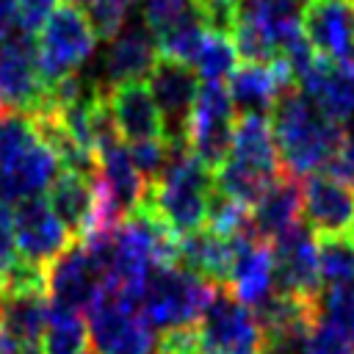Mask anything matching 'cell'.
I'll use <instances>...</instances> for the list:
<instances>
[{
	"label": "cell",
	"mask_w": 354,
	"mask_h": 354,
	"mask_svg": "<svg viewBox=\"0 0 354 354\" xmlns=\"http://www.w3.org/2000/svg\"><path fill=\"white\" fill-rule=\"evenodd\" d=\"M213 194V171L194 155L188 141L169 138V163L147 188L144 207L152 210L177 238L207 227V199Z\"/></svg>",
	"instance_id": "cell-1"
},
{
	"label": "cell",
	"mask_w": 354,
	"mask_h": 354,
	"mask_svg": "<svg viewBox=\"0 0 354 354\" xmlns=\"http://www.w3.org/2000/svg\"><path fill=\"white\" fill-rule=\"evenodd\" d=\"M271 133L282 169L296 177H307L315 169H324L332 152L348 136L343 124L324 119L296 86L277 97L271 108Z\"/></svg>",
	"instance_id": "cell-2"
},
{
	"label": "cell",
	"mask_w": 354,
	"mask_h": 354,
	"mask_svg": "<svg viewBox=\"0 0 354 354\" xmlns=\"http://www.w3.org/2000/svg\"><path fill=\"white\" fill-rule=\"evenodd\" d=\"M216 293L218 285L202 279L194 271H185L180 266H158L147 279L138 310L152 329L166 332L174 326L196 324Z\"/></svg>",
	"instance_id": "cell-3"
},
{
	"label": "cell",
	"mask_w": 354,
	"mask_h": 354,
	"mask_svg": "<svg viewBox=\"0 0 354 354\" xmlns=\"http://www.w3.org/2000/svg\"><path fill=\"white\" fill-rule=\"evenodd\" d=\"M36 41H39L36 69L47 88L58 77L77 72L91 58V53L97 47V33L86 17L83 6L64 0L44 22Z\"/></svg>",
	"instance_id": "cell-4"
},
{
	"label": "cell",
	"mask_w": 354,
	"mask_h": 354,
	"mask_svg": "<svg viewBox=\"0 0 354 354\" xmlns=\"http://www.w3.org/2000/svg\"><path fill=\"white\" fill-rule=\"evenodd\" d=\"M88 340L91 354H152L155 329L141 315L138 304L102 288L88 307Z\"/></svg>",
	"instance_id": "cell-5"
},
{
	"label": "cell",
	"mask_w": 354,
	"mask_h": 354,
	"mask_svg": "<svg viewBox=\"0 0 354 354\" xmlns=\"http://www.w3.org/2000/svg\"><path fill=\"white\" fill-rule=\"evenodd\" d=\"M235 119H238V111L232 105L230 88L221 86L218 80L199 83L185 138H188V147L194 149V155L210 171H216L230 158L232 136H235Z\"/></svg>",
	"instance_id": "cell-6"
},
{
	"label": "cell",
	"mask_w": 354,
	"mask_h": 354,
	"mask_svg": "<svg viewBox=\"0 0 354 354\" xmlns=\"http://www.w3.org/2000/svg\"><path fill=\"white\" fill-rule=\"evenodd\" d=\"M199 354H263L266 337L254 310L241 304L227 288H218L196 326Z\"/></svg>",
	"instance_id": "cell-7"
},
{
	"label": "cell",
	"mask_w": 354,
	"mask_h": 354,
	"mask_svg": "<svg viewBox=\"0 0 354 354\" xmlns=\"http://www.w3.org/2000/svg\"><path fill=\"white\" fill-rule=\"evenodd\" d=\"M11 227L19 257L50 266L61 252H66L77 238L64 227L44 196H25L11 207Z\"/></svg>",
	"instance_id": "cell-8"
},
{
	"label": "cell",
	"mask_w": 354,
	"mask_h": 354,
	"mask_svg": "<svg viewBox=\"0 0 354 354\" xmlns=\"http://www.w3.org/2000/svg\"><path fill=\"white\" fill-rule=\"evenodd\" d=\"M274 252V277L277 288L288 293H299L307 299L324 296V279L318 268V246L307 224L296 221L282 235L271 241Z\"/></svg>",
	"instance_id": "cell-9"
},
{
	"label": "cell",
	"mask_w": 354,
	"mask_h": 354,
	"mask_svg": "<svg viewBox=\"0 0 354 354\" xmlns=\"http://www.w3.org/2000/svg\"><path fill=\"white\" fill-rule=\"evenodd\" d=\"M147 80H149L152 100L163 116L166 138L188 141L185 130H188V119H191L196 91H199V80H196L194 66L174 61V58H166V55H158Z\"/></svg>",
	"instance_id": "cell-10"
},
{
	"label": "cell",
	"mask_w": 354,
	"mask_h": 354,
	"mask_svg": "<svg viewBox=\"0 0 354 354\" xmlns=\"http://www.w3.org/2000/svg\"><path fill=\"white\" fill-rule=\"evenodd\" d=\"M301 213L315 235H343L354 221V188L329 171H313L301 185Z\"/></svg>",
	"instance_id": "cell-11"
},
{
	"label": "cell",
	"mask_w": 354,
	"mask_h": 354,
	"mask_svg": "<svg viewBox=\"0 0 354 354\" xmlns=\"http://www.w3.org/2000/svg\"><path fill=\"white\" fill-rule=\"evenodd\" d=\"M47 293L53 304L75 313L88 310L102 293V274L94 268L80 241L47 266Z\"/></svg>",
	"instance_id": "cell-12"
},
{
	"label": "cell",
	"mask_w": 354,
	"mask_h": 354,
	"mask_svg": "<svg viewBox=\"0 0 354 354\" xmlns=\"http://www.w3.org/2000/svg\"><path fill=\"white\" fill-rule=\"evenodd\" d=\"M301 30L318 55L346 61L354 53V3L307 0Z\"/></svg>",
	"instance_id": "cell-13"
},
{
	"label": "cell",
	"mask_w": 354,
	"mask_h": 354,
	"mask_svg": "<svg viewBox=\"0 0 354 354\" xmlns=\"http://www.w3.org/2000/svg\"><path fill=\"white\" fill-rule=\"evenodd\" d=\"M293 72L288 61L279 55L271 64H243L230 75V97L238 113H271L277 97L293 88Z\"/></svg>",
	"instance_id": "cell-14"
},
{
	"label": "cell",
	"mask_w": 354,
	"mask_h": 354,
	"mask_svg": "<svg viewBox=\"0 0 354 354\" xmlns=\"http://www.w3.org/2000/svg\"><path fill=\"white\" fill-rule=\"evenodd\" d=\"M274 288H277V277H274L271 243L257 235H235V263L227 290L241 304L254 310L274 293Z\"/></svg>",
	"instance_id": "cell-15"
},
{
	"label": "cell",
	"mask_w": 354,
	"mask_h": 354,
	"mask_svg": "<svg viewBox=\"0 0 354 354\" xmlns=\"http://www.w3.org/2000/svg\"><path fill=\"white\" fill-rule=\"evenodd\" d=\"M296 86L313 97V105L324 119L346 127L354 116V72L343 61L318 55Z\"/></svg>",
	"instance_id": "cell-16"
},
{
	"label": "cell",
	"mask_w": 354,
	"mask_h": 354,
	"mask_svg": "<svg viewBox=\"0 0 354 354\" xmlns=\"http://www.w3.org/2000/svg\"><path fill=\"white\" fill-rule=\"evenodd\" d=\"M158 61V44L147 25H124L113 39H108V50L102 58L105 88L122 83H138L149 75Z\"/></svg>",
	"instance_id": "cell-17"
},
{
	"label": "cell",
	"mask_w": 354,
	"mask_h": 354,
	"mask_svg": "<svg viewBox=\"0 0 354 354\" xmlns=\"http://www.w3.org/2000/svg\"><path fill=\"white\" fill-rule=\"evenodd\" d=\"M235 263V238L218 235L210 227L188 232L177 241V266L199 274L202 279L227 288Z\"/></svg>",
	"instance_id": "cell-18"
},
{
	"label": "cell",
	"mask_w": 354,
	"mask_h": 354,
	"mask_svg": "<svg viewBox=\"0 0 354 354\" xmlns=\"http://www.w3.org/2000/svg\"><path fill=\"white\" fill-rule=\"evenodd\" d=\"M108 102L119 127V136L127 141L141 138H166L163 116L152 100L149 86L144 83H122L108 88Z\"/></svg>",
	"instance_id": "cell-19"
},
{
	"label": "cell",
	"mask_w": 354,
	"mask_h": 354,
	"mask_svg": "<svg viewBox=\"0 0 354 354\" xmlns=\"http://www.w3.org/2000/svg\"><path fill=\"white\" fill-rule=\"evenodd\" d=\"M252 207H254L252 210V227H254L257 238L271 243L277 235H282L288 227H293L299 221V213H301L299 177L279 169V174L266 185V191L260 194V199Z\"/></svg>",
	"instance_id": "cell-20"
},
{
	"label": "cell",
	"mask_w": 354,
	"mask_h": 354,
	"mask_svg": "<svg viewBox=\"0 0 354 354\" xmlns=\"http://www.w3.org/2000/svg\"><path fill=\"white\" fill-rule=\"evenodd\" d=\"M230 160H235L238 166L271 180L279 174L282 160H279V149L271 133V122L260 113H241L235 119V136H232V149H230Z\"/></svg>",
	"instance_id": "cell-21"
},
{
	"label": "cell",
	"mask_w": 354,
	"mask_h": 354,
	"mask_svg": "<svg viewBox=\"0 0 354 354\" xmlns=\"http://www.w3.org/2000/svg\"><path fill=\"white\" fill-rule=\"evenodd\" d=\"M61 169L55 152L39 138L28 152H22L11 166L0 169L6 174L8 183V194L14 199V205L25 196H39L44 188H50V183L55 180V171Z\"/></svg>",
	"instance_id": "cell-22"
},
{
	"label": "cell",
	"mask_w": 354,
	"mask_h": 354,
	"mask_svg": "<svg viewBox=\"0 0 354 354\" xmlns=\"http://www.w3.org/2000/svg\"><path fill=\"white\" fill-rule=\"evenodd\" d=\"M97 171L105 180V185L113 191L119 207L124 210V216H130L147 194V180L138 174V169L130 160V152L122 147V141L105 147L97 152Z\"/></svg>",
	"instance_id": "cell-23"
},
{
	"label": "cell",
	"mask_w": 354,
	"mask_h": 354,
	"mask_svg": "<svg viewBox=\"0 0 354 354\" xmlns=\"http://www.w3.org/2000/svg\"><path fill=\"white\" fill-rule=\"evenodd\" d=\"M47 191V202L55 210V216L75 238H80L91 218V177L64 169Z\"/></svg>",
	"instance_id": "cell-24"
},
{
	"label": "cell",
	"mask_w": 354,
	"mask_h": 354,
	"mask_svg": "<svg viewBox=\"0 0 354 354\" xmlns=\"http://www.w3.org/2000/svg\"><path fill=\"white\" fill-rule=\"evenodd\" d=\"M47 315H50V299H44V293H17V296H6L0 326L17 343L36 346L44 335Z\"/></svg>",
	"instance_id": "cell-25"
},
{
	"label": "cell",
	"mask_w": 354,
	"mask_h": 354,
	"mask_svg": "<svg viewBox=\"0 0 354 354\" xmlns=\"http://www.w3.org/2000/svg\"><path fill=\"white\" fill-rule=\"evenodd\" d=\"M88 343V324L80 318V313L50 301V315L41 335V354H91Z\"/></svg>",
	"instance_id": "cell-26"
},
{
	"label": "cell",
	"mask_w": 354,
	"mask_h": 354,
	"mask_svg": "<svg viewBox=\"0 0 354 354\" xmlns=\"http://www.w3.org/2000/svg\"><path fill=\"white\" fill-rule=\"evenodd\" d=\"M241 3H243V14L260 22L271 33L277 50L285 44V39L301 30V14L307 0H241Z\"/></svg>",
	"instance_id": "cell-27"
},
{
	"label": "cell",
	"mask_w": 354,
	"mask_h": 354,
	"mask_svg": "<svg viewBox=\"0 0 354 354\" xmlns=\"http://www.w3.org/2000/svg\"><path fill=\"white\" fill-rule=\"evenodd\" d=\"M321 279L332 285H354V246L343 235H315Z\"/></svg>",
	"instance_id": "cell-28"
},
{
	"label": "cell",
	"mask_w": 354,
	"mask_h": 354,
	"mask_svg": "<svg viewBox=\"0 0 354 354\" xmlns=\"http://www.w3.org/2000/svg\"><path fill=\"white\" fill-rule=\"evenodd\" d=\"M235 64H238V50L232 44L230 36H218V33H205L202 39V47L194 58V72L205 80H224L235 72Z\"/></svg>",
	"instance_id": "cell-29"
},
{
	"label": "cell",
	"mask_w": 354,
	"mask_h": 354,
	"mask_svg": "<svg viewBox=\"0 0 354 354\" xmlns=\"http://www.w3.org/2000/svg\"><path fill=\"white\" fill-rule=\"evenodd\" d=\"M207 227L218 235L235 238V235H257L252 227V210L249 205L224 196L213 188L210 199H207Z\"/></svg>",
	"instance_id": "cell-30"
},
{
	"label": "cell",
	"mask_w": 354,
	"mask_h": 354,
	"mask_svg": "<svg viewBox=\"0 0 354 354\" xmlns=\"http://www.w3.org/2000/svg\"><path fill=\"white\" fill-rule=\"evenodd\" d=\"M36 141H39V133L30 113H22V111L0 113V169L11 166Z\"/></svg>",
	"instance_id": "cell-31"
},
{
	"label": "cell",
	"mask_w": 354,
	"mask_h": 354,
	"mask_svg": "<svg viewBox=\"0 0 354 354\" xmlns=\"http://www.w3.org/2000/svg\"><path fill=\"white\" fill-rule=\"evenodd\" d=\"M232 44L238 50V58H243L246 64H271L274 58H279V50L271 33L243 11H241L238 28L232 30Z\"/></svg>",
	"instance_id": "cell-32"
},
{
	"label": "cell",
	"mask_w": 354,
	"mask_h": 354,
	"mask_svg": "<svg viewBox=\"0 0 354 354\" xmlns=\"http://www.w3.org/2000/svg\"><path fill=\"white\" fill-rule=\"evenodd\" d=\"M138 0H86L83 11L97 33V39H113L124 25H127V14Z\"/></svg>",
	"instance_id": "cell-33"
},
{
	"label": "cell",
	"mask_w": 354,
	"mask_h": 354,
	"mask_svg": "<svg viewBox=\"0 0 354 354\" xmlns=\"http://www.w3.org/2000/svg\"><path fill=\"white\" fill-rule=\"evenodd\" d=\"M241 11H243L241 0H194V14H196L199 25L207 33H218V36H230V39L241 22Z\"/></svg>",
	"instance_id": "cell-34"
},
{
	"label": "cell",
	"mask_w": 354,
	"mask_h": 354,
	"mask_svg": "<svg viewBox=\"0 0 354 354\" xmlns=\"http://www.w3.org/2000/svg\"><path fill=\"white\" fill-rule=\"evenodd\" d=\"M141 17L149 33L158 39L169 28L196 17L194 14V0H141Z\"/></svg>",
	"instance_id": "cell-35"
},
{
	"label": "cell",
	"mask_w": 354,
	"mask_h": 354,
	"mask_svg": "<svg viewBox=\"0 0 354 354\" xmlns=\"http://www.w3.org/2000/svg\"><path fill=\"white\" fill-rule=\"evenodd\" d=\"M133 166L138 169V174L147 180V185H152L166 163H169V138H141V141H130L127 147Z\"/></svg>",
	"instance_id": "cell-36"
},
{
	"label": "cell",
	"mask_w": 354,
	"mask_h": 354,
	"mask_svg": "<svg viewBox=\"0 0 354 354\" xmlns=\"http://www.w3.org/2000/svg\"><path fill=\"white\" fill-rule=\"evenodd\" d=\"M299 351L301 354H354V346L340 326H335L329 318L321 315L307 332Z\"/></svg>",
	"instance_id": "cell-37"
},
{
	"label": "cell",
	"mask_w": 354,
	"mask_h": 354,
	"mask_svg": "<svg viewBox=\"0 0 354 354\" xmlns=\"http://www.w3.org/2000/svg\"><path fill=\"white\" fill-rule=\"evenodd\" d=\"M321 304H324V318L340 326L354 346V285H332L321 296Z\"/></svg>",
	"instance_id": "cell-38"
},
{
	"label": "cell",
	"mask_w": 354,
	"mask_h": 354,
	"mask_svg": "<svg viewBox=\"0 0 354 354\" xmlns=\"http://www.w3.org/2000/svg\"><path fill=\"white\" fill-rule=\"evenodd\" d=\"M58 8V0H17V28L22 33L39 36L50 14Z\"/></svg>",
	"instance_id": "cell-39"
},
{
	"label": "cell",
	"mask_w": 354,
	"mask_h": 354,
	"mask_svg": "<svg viewBox=\"0 0 354 354\" xmlns=\"http://www.w3.org/2000/svg\"><path fill=\"white\" fill-rule=\"evenodd\" d=\"M17 260H19V249H17V241H14L11 207H0V282L14 268Z\"/></svg>",
	"instance_id": "cell-40"
},
{
	"label": "cell",
	"mask_w": 354,
	"mask_h": 354,
	"mask_svg": "<svg viewBox=\"0 0 354 354\" xmlns=\"http://www.w3.org/2000/svg\"><path fill=\"white\" fill-rule=\"evenodd\" d=\"M324 171H329L332 177H337V180H343V183H348L354 188V138L351 136H346L340 141V147L326 160Z\"/></svg>",
	"instance_id": "cell-41"
},
{
	"label": "cell",
	"mask_w": 354,
	"mask_h": 354,
	"mask_svg": "<svg viewBox=\"0 0 354 354\" xmlns=\"http://www.w3.org/2000/svg\"><path fill=\"white\" fill-rule=\"evenodd\" d=\"M17 30V0H0V41Z\"/></svg>",
	"instance_id": "cell-42"
},
{
	"label": "cell",
	"mask_w": 354,
	"mask_h": 354,
	"mask_svg": "<svg viewBox=\"0 0 354 354\" xmlns=\"http://www.w3.org/2000/svg\"><path fill=\"white\" fill-rule=\"evenodd\" d=\"M11 354H41V351H39L36 346H25V343H19V346H17Z\"/></svg>",
	"instance_id": "cell-43"
},
{
	"label": "cell",
	"mask_w": 354,
	"mask_h": 354,
	"mask_svg": "<svg viewBox=\"0 0 354 354\" xmlns=\"http://www.w3.org/2000/svg\"><path fill=\"white\" fill-rule=\"evenodd\" d=\"M3 310H6V288L0 285V318H3Z\"/></svg>",
	"instance_id": "cell-44"
},
{
	"label": "cell",
	"mask_w": 354,
	"mask_h": 354,
	"mask_svg": "<svg viewBox=\"0 0 354 354\" xmlns=\"http://www.w3.org/2000/svg\"><path fill=\"white\" fill-rule=\"evenodd\" d=\"M348 243L354 246V221H351V227H348Z\"/></svg>",
	"instance_id": "cell-45"
},
{
	"label": "cell",
	"mask_w": 354,
	"mask_h": 354,
	"mask_svg": "<svg viewBox=\"0 0 354 354\" xmlns=\"http://www.w3.org/2000/svg\"><path fill=\"white\" fill-rule=\"evenodd\" d=\"M66 3H77V6H80V3H86V0H66Z\"/></svg>",
	"instance_id": "cell-46"
},
{
	"label": "cell",
	"mask_w": 354,
	"mask_h": 354,
	"mask_svg": "<svg viewBox=\"0 0 354 354\" xmlns=\"http://www.w3.org/2000/svg\"><path fill=\"white\" fill-rule=\"evenodd\" d=\"M155 354H166V351H160V348H158V351H155Z\"/></svg>",
	"instance_id": "cell-47"
},
{
	"label": "cell",
	"mask_w": 354,
	"mask_h": 354,
	"mask_svg": "<svg viewBox=\"0 0 354 354\" xmlns=\"http://www.w3.org/2000/svg\"><path fill=\"white\" fill-rule=\"evenodd\" d=\"M343 3H354V0H343Z\"/></svg>",
	"instance_id": "cell-48"
}]
</instances>
